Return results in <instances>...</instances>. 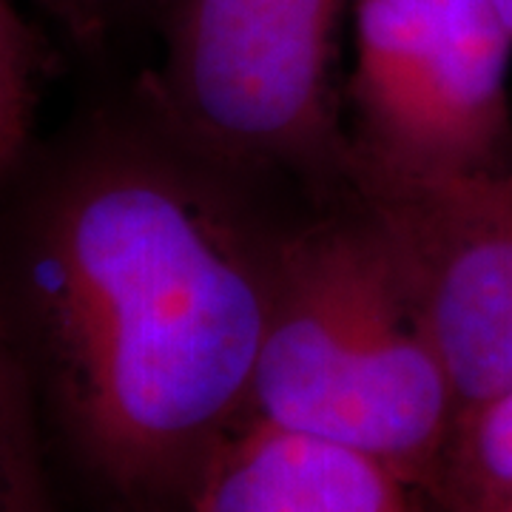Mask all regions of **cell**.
Returning <instances> with one entry per match:
<instances>
[{"label":"cell","instance_id":"obj_6","mask_svg":"<svg viewBox=\"0 0 512 512\" xmlns=\"http://www.w3.org/2000/svg\"><path fill=\"white\" fill-rule=\"evenodd\" d=\"M421 493L376 458L245 419L188 495V512H421Z\"/></svg>","mask_w":512,"mask_h":512},{"label":"cell","instance_id":"obj_3","mask_svg":"<svg viewBox=\"0 0 512 512\" xmlns=\"http://www.w3.org/2000/svg\"><path fill=\"white\" fill-rule=\"evenodd\" d=\"M350 0H171L143 86L185 143L251 183L350 194L339 43Z\"/></svg>","mask_w":512,"mask_h":512},{"label":"cell","instance_id":"obj_4","mask_svg":"<svg viewBox=\"0 0 512 512\" xmlns=\"http://www.w3.org/2000/svg\"><path fill=\"white\" fill-rule=\"evenodd\" d=\"M350 194L512 160V32L495 0H350Z\"/></svg>","mask_w":512,"mask_h":512},{"label":"cell","instance_id":"obj_8","mask_svg":"<svg viewBox=\"0 0 512 512\" xmlns=\"http://www.w3.org/2000/svg\"><path fill=\"white\" fill-rule=\"evenodd\" d=\"M37 421L32 382L0 325V512H52Z\"/></svg>","mask_w":512,"mask_h":512},{"label":"cell","instance_id":"obj_1","mask_svg":"<svg viewBox=\"0 0 512 512\" xmlns=\"http://www.w3.org/2000/svg\"><path fill=\"white\" fill-rule=\"evenodd\" d=\"M259 188L185 143L143 89L0 183V325L117 512L185 507L248 419L291 225Z\"/></svg>","mask_w":512,"mask_h":512},{"label":"cell","instance_id":"obj_5","mask_svg":"<svg viewBox=\"0 0 512 512\" xmlns=\"http://www.w3.org/2000/svg\"><path fill=\"white\" fill-rule=\"evenodd\" d=\"M356 200L376 222L458 402L512 387V160Z\"/></svg>","mask_w":512,"mask_h":512},{"label":"cell","instance_id":"obj_11","mask_svg":"<svg viewBox=\"0 0 512 512\" xmlns=\"http://www.w3.org/2000/svg\"><path fill=\"white\" fill-rule=\"evenodd\" d=\"M495 6H498L501 18L507 20V26H510V32H512V0H495Z\"/></svg>","mask_w":512,"mask_h":512},{"label":"cell","instance_id":"obj_10","mask_svg":"<svg viewBox=\"0 0 512 512\" xmlns=\"http://www.w3.org/2000/svg\"><path fill=\"white\" fill-rule=\"evenodd\" d=\"M18 3L32 6L74 40L94 43L114 32V26L128 12H134V6L143 0H18Z\"/></svg>","mask_w":512,"mask_h":512},{"label":"cell","instance_id":"obj_7","mask_svg":"<svg viewBox=\"0 0 512 512\" xmlns=\"http://www.w3.org/2000/svg\"><path fill=\"white\" fill-rule=\"evenodd\" d=\"M424 498L441 512H512V387L458 407Z\"/></svg>","mask_w":512,"mask_h":512},{"label":"cell","instance_id":"obj_9","mask_svg":"<svg viewBox=\"0 0 512 512\" xmlns=\"http://www.w3.org/2000/svg\"><path fill=\"white\" fill-rule=\"evenodd\" d=\"M37 49L18 0H0V183L35 146Z\"/></svg>","mask_w":512,"mask_h":512},{"label":"cell","instance_id":"obj_2","mask_svg":"<svg viewBox=\"0 0 512 512\" xmlns=\"http://www.w3.org/2000/svg\"><path fill=\"white\" fill-rule=\"evenodd\" d=\"M450 370L356 197L291 222L248 419L330 441L427 493L458 416Z\"/></svg>","mask_w":512,"mask_h":512}]
</instances>
